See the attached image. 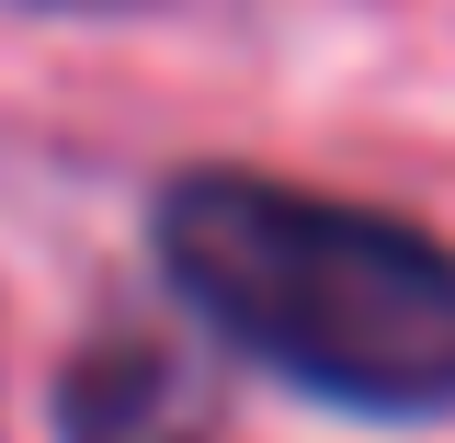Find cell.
Listing matches in <instances>:
<instances>
[{
  "instance_id": "cell-1",
  "label": "cell",
  "mask_w": 455,
  "mask_h": 443,
  "mask_svg": "<svg viewBox=\"0 0 455 443\" xmlns=\"http://www.w3.org/2000/svg\"><path fill=\"white\" fill-rule=\"evenodd\" d=\"M148 239L171 296L262 376L353 421L455 409V250L433 227L262 170H182Z\"/></svg>"
},
{
  "instance_id": "cell-2",
  "label": "cell",
  "mask_w": 455,
  "mask_h": 443,
  "mask_svg": "<svg viewBox=\"0 0 455 443\" xmlns=\"http://www.w3.org/2000/svg\"><path fill=\"white\" fill-rule=\"evenodd\" d=\"M57 432L68 443H205V387L160 341H103V352L68 364Z\"/></svg>"
}]
</instances>
